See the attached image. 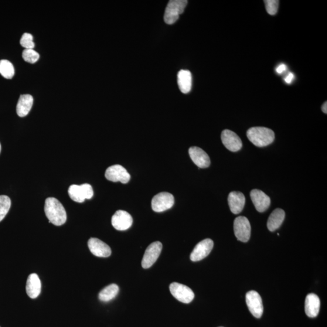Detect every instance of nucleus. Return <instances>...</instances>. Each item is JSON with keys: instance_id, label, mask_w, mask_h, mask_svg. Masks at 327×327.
<instances>
[{"instance_id": "obj_17", "label": "nucleus", "mask_w": 327, "mask_h": 327, "mask_svg": "<svg viewBox=\"0 0 327 327\" xmlns=\"http://www.w3.org/2000/svg\"><path fill=\"white\" fill-rule=\"evenodd\" d=\"M228 203L231 212L235 214H239L243 211L245 206V196L240 192H231L228 197Z\"/></svg>"}, {"instance_id": "obj_8", "label": "nucleus", "mask_w": 327, "mask_h": 327, "mask_svg": "<svg viewBox=\"0 0 327 327\" xmlns=\"http://www.w3.org/2000/svg\"><path fill=\"white\" fill-rule=\"evenodd\" d=\"M105 178L110 181L127 184L131 179V175L123 167L114 165L107 168L105 173Z\"/></svg>"}, {"instance_id": "obj_27", "label": "nucleus", "mask_w": 327, "mask_h": 327, "mask_svg": "<svg viewBox=\"0 0 327 327\" xmlns=\"http://www.w3.org/2000/svg\"><path fill=\"white\" fill-rule=\"evenodd\" d=\"M20 44L25 49H33L35 47V43L33 42V36L28 33L23 34L20 40Z\"/></svg>"}, {"instance_id": "obj_31", "label": "nucleus", "mask_w": 327, "mask_h": 327, "mask_svg": "<svg viewBox=\"0 0 327 327\" xmlns=\"http://www.w3.org/2000/svg\"><path fill=\"white\" fill-rule=\"evenodd\" d=\"M322 110L323 113L327 114V103L326 101L322 105Z\"/></svg>"}, {"instance_id": "obj_7", "label": "nucleus", "mask_w": 327, "mask_h": 327, "mask_svg": "<svg viewBox=\"0 0 327 327\" xmlns=\"http://www.w3.org/2000/svg\"><path fill=\"white\" fill-rule=\"evenodd\" d=\"M169 288L173 297L185 304H189L195 298V294L192 289L185 285L173 282L170 285Z\"/></svg>"}, {"instance_id": "obj_19", "label": "nucleus", "mask_w": 327, "mask_h": 327, "mask_svg": "<svg viewBox=\"0 0 327 327\" xmlns=\"http://www.w3.org/2000/svg\"><path fill=\"white\" fill-rule=\"evenodd\" d=\"M26 289L29 298L35 299L38 297L42 289V283L38 275L32 274L29 276L26 282Z\"/></svg>"}, {"instance_id": "obj_28", "label": "nucleus", "mask_w": 327, "mask_h": 327, "mask_svg": "<svg viewBox=\"0 0 327 327\" xmlns=\"http://www.w3.org/2000/svg\"><path fill=\"white\" fill-rule=\"evenodd\" d=\"M265 5V9L268 14L275 15L277 14L279 2L278 0H267L264 1Z\"/></svg>"}, {"instance_id": "obj_10", "label": "nucleus", "mask_w": 327, "mask_h": 327, "mask_svg": "<svg viewBox=\"0 0 327 327\" xmlns=\"http://www.w3.org/2000/svg\"><path fill=\"white\" fill-rule=\"evenodd\" d=\"M162 248V245L160 242L156 241L152 243L147 248L142 260V267L149 268L154 264L159 257Z\"/></svg>"}, {"instance_id": "obj_26", "label": "nucleus", "mask_w": 327, "mask_h": 327, "mask_svg": "<svg viewBox=\"0 0 327 327\" xmlns=\"http://www.w3.org/2000/svg\"><path fill=\"white\" fill-rule=\"evenodd\" d=\"M23 59L26 62L34 64L40 59V55L33 49H25L22 54Z\"/></svg>"}, {"instance_id": "obj_22", "label": "nucleus", "mask_w": 327, "mask_h": 327, "mask_svg": "<svg viewBox=\"0 0 327 327\" xmlns=\"http://www.w3.org/2000/svg\"><path fill=\"white\" fill-rule=\"evenodd\" d=\"M285 213L283 210L277 209L274 211L268 217L267 222L268 229L275 231L281 226L285 219Z\"/></svg>"}, {"instance_id": "obj_15", "label": "nucleus", "mask_w": 327, "mask_h": 327, "mask_svg": "<svg viewBox=\"0 0 327 327\" xmlns=\"http://www.w3.org/2000/svg\"><path fill=\"white\" fill-rule=\"evenodd\" d=\"M88 247L91 253L97 257L107 258L112 253L110 247L97 238H90L88 241Z\"/></svg>"}, {"instance_id": "obj_24", "label": "nucleus", "mask_w": 327, "mask_h": 327, "mask_svg": "<svg viewBox=\"0 0 327 327\" xmlns=\"http://www.w3.org/2000/svg\"><path fill=\"white\" fill-rule=\"evenodd\" d=\"M0 74L8 80L12 79L14 76V67L9 61L6 60L0 61Z\"/></svg>"}, {"instance_id": "obj_16", "label": "nucleus", "mask_w": 327, "mask_h": 327, "mask_svg": "<svg viewBox=\"0 0 327 327\" xmlns=\"http://www.w3.org/2000/svg\"><path fill=\"white\" fill-rule=\"evenodd\" d=\"M190 158L199 168H209L210 159L207 153L202 149L197 147H192L189 150Z\"/></svg>"}, {"instance_id": "obj_4", "label": "nucleus", "mask_w": 327, "mask_h": 327, "mask_svg": "<svg viewBox=\"0 0 327 327\" xmlns=\"http://www.w3.org/2000/svg\"><path fill=\"white\" fill-rule=\"evenodd\" d=\"M69 196L75 202L82 203L86 199H90L94 196L93 187L88 184L82 185H71L68 190Z\"/></svg>"}, {"instance_id": "obj_20", "label": "nucleus", "mask_w": 327, "mask_h": 327, "mask_svg": "<svg viewBox=\"0 0 327 327\" xmlns=\"http://www.w3.org/2000/svg\"><path fill=\"white\" fill-rule=\"evenodd\" d=\"M33 103L32 95L27 94L20 96L16 105V113L20 117H25L31 110Z\"/></svg>"}, {"instance_id": "obj_6", "label": "nucleus", "mask_w": 327, "mask_h": 327, "mask_svg": "<svg viewBox=\"0 0 327 327\" xmlns=\"http://www.w3.org/2000/svg\"><path fill=\"white\" fill-rule=\"evenodd\" d=\"M234 232L237 240L243 243L249 241L251 236V226L246 217L239 216L234 221Z\"/></svg>"}, {"instance_id": "obj_14", "label": "nucleus", "mask_w": 327, "mask_h": 327, "mask_svg": "<svg viewBox=\"0 0 327 327\" xmlns=\"http://www.w3.org/2000/svg\"><path fill=\"white\" fill-rule=\"evenodd\" d=\"M250 197L255 208L259 212H264L268 209L271 204L270 197L262 191L258 189L251 190Z\"/></svg>"}, {"instance_id": "obj_3", "label": "nucleus", "mask_w": 327, "mask_h": 327, "mask_svg": "<svg viewBox=\"0 0 327 327\" xmlns=\"http://www.w3.org/2000/svg\"><path fill=\"white\" fill-rule=\"evenodd\" d=\"M188 2L186 0H170L166 7L165 22L168 25H173L179 19V15L185 11Z\"/></svg>"}, {"instance_id": "obj_5", "label": "nucleus", "mask_w": 327, "mask_h": 327, "mask_svg": "<svg viewBox=\"0 0 327 327\" xmlns=\"http://www.w3.org/2000/svg\"><path fill=\"white\" fill-rule=\"evenodd\" d=\"M174 203V196L171 193L161 192L153 197L152 208L154 212H162L171 209Z\"/></svg>"}, {"instance_id": "obj_21", "label": "nucleus", "mask_w": 327, "mask_h": 327, "mask_svg": "<svg viewBox=\"0 0 327 327\" xmlns=\"http://www.w3.org/2000/svg\"><path fill=\"white\" fill-rule=\"evenodd\" d=\"M178 84L183 94L190 93L192 86V77L189 70H180L178 74Z\"/></svg>"}, {"instance_id": "obj_32", "label": "nucleus", "mask_w": 327, "mask_h": 327, "mask_svg": "<svg viewBox=\"0 0 327 327\" xmlns=\"http://www.w3.org/2000/svg\"><path fill=\"white\" fill-rule=\"evenodd\" d=\"M1 150H2V146H1V144H0V152H1Z\"/></svg>"}, {"instance_id": "obj_1", "label": "nucleus", "mask_w": 327, "mask_h": 327, "mask_svg": "<svg viewBox=\"0 0 327 327\" xmlns=\"http://www.w3.org/2000/svg\"><path fill=\"white\" fill-rule=\"evenodd\" d=\"M44 212L49 223L55 226H62L66 222L67 214L65 209L59 200L55 197H48L45 202Z\"/></svg>"}, {"instance_id": "obj_12", "label": "nucleus", "mask_w": 327, "mask_h": 327, "mask_svg": "<svg viewBox=\"0 0 327 327\" xmlns=\"http://www.w3.org/2000/svg\"><path fill=\"white\" fill-rule=\"evenodd\" d=\"M221 140L225 147L231 152H238L243 147L241 138L233 131L224 130L221 134Z\"/></svg>"}, {"instance_id": "obj_2", "label": "nucleus", "mask_w": 327, "mask_h": 327, "mask_svg": "<svg viewBox=\"0 0 327 327\" xmlns=\"http://www.w3.org/2000/svg\"><path fill=\"white\" fill-rule=\"evenodd\" d=\"M247 136L248 139L259 148L270 145L274 142L275 138L274 131L263 127H255L248 129Z\"/></svg>"}, {"instance_id": "obj_18", "label": "nucleus", "mask_w": 327, "mask_h": 327, "mask_svg": "<svg viewBox=\"0 0 327 327\" xmlns=\"http://www.w3.org/2000/svg\"><path fill=\"white\" fill-rule=\"evenodd\" d=\"M321 301L318 296L311 294L306 296L305 302V312L310 318H315L318 315Z\"/></svg>"}, {"instance_id": "obj_29", "label": "nucleus", "mask_w": 327, "mask_h": 327, "mask_svg": "<svg viewBox=\"0 0 327 327\" xmlns=\"http://www.w3.org/2000/svg\"><path fill=\"white\" fill-rule=\"evenodd\" d=\"M294 78H295L294 75L292 73H289L288 75V76L285 78V81L287 84H290L292 83V82L293 81V80H294Z\"/></svg>"}, {"instance_id": "obj_9", "label": "nucleus", "mask_w": 327, "mask_h": 327, "mask_svg": "<svg viewBox=\"0 0 327 327\" xmlns=\"http://www.w3.org/2000/svg\"><path fill=\"white\" fill-rule=\"evenodd\" d=\"M246 303L252 315L260 318L263 314L264 308L260 294L254 290L248 292L246 294Z\"/></svg>"}, {"instance_id": "obj_23", "label": "nucleus", "mask_w": 327, "mask_h": 327, "mask_svg": "<svg viewBox=\"0 0 327 327\" xmlns=\"http://www.w3.org/2000/svg\"><path fill=\"white\" fill-rule=\"evenodd\" d=\"M118 293V286L117 284H112L102 289L99 294L98 298L102 302H109L114 299Z\"/></svg>"}, {"instance_id": "obj_25", "label": "nucleus", "mask_w": 327, "mask_h": 327, "mask_svg": "<svg viewBox=\"0 0 327 327\" xmlns=\"http://www.w3.org/2000/svg\"><path fill=\"white\" fill-rule=\"evenodd\" d=\"M11 206V201L8 196H0V222L4 219Z\"/></svg>"}, {"instance_id": "obj_30", "label": "nucleus", "mask_w": 327, "mask_h": 327, "mask_svg": "<svg viewBox=\"0 0 327 327\" xmlns=\"http://www.w3.org/2000/svg\"><path fill=\"white\" fill-rule=\"evenodd\" d=\"M286 69H287V67H286L285 64H281V65L277 68V72L279 74H281L283 73Z\"/></svg>"}, {"instance_id": "obj_11", "label": "nucleus", "mask_w": 327, "mask_h": 327, "mask_svg": "<svg viewBox=\"0 0 327 327\" xmlns=\"http://www.w3.org/2000/svg\"><path fill=\"white\" fill-rule=\"evenodd\" d=\"M213 245V241L210 239H206L199 242L190 255L191 261H199L206 258L212 250Z\"/></svg>"}, {"instance_id": "obj_13", "label": "nucleus", "mask_w": 327, "mask_h": 327, "mask_svg": "<svg viewBox=\"0 0 327 327\" xmlns=\"http://www.w3.org/2000/svg\"><path fill=\"white\" fill-rule=\"evenodd\" d=\"M133 218L124 210H118L112 217V224L116 230L124 231L132 226Z\"/></svg>"}]
</instances>
